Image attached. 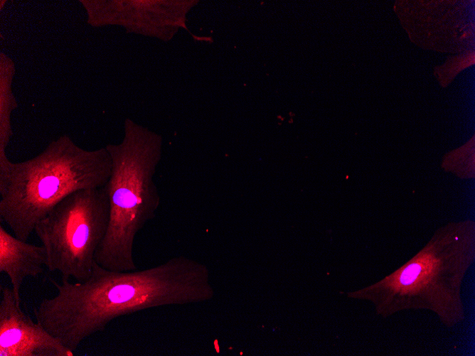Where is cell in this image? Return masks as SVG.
<instances>
[{
	"label": "cell",
	"mask_w": 475,
	"mask_h": 356,
	"mask_svg": "<svg viewBox=\"0 0 475 356\" xmlns=\"http://www.w3.org/2000/svg\"><path fill=\"white\" fill-rule=\"evenodd\" d=\"M48 279L57 293L43 298L34 307L33 314L73 352L117 318L151 308L183 305L188 296L185 273L171 258L156 266L131 271L108 270L95 262L85 281Z\"/></svg>",
	"instance_id": "cell-1"
},
{
	"label": "cell",
	"mask_w": 475,
	"mask_h": 356,
	"mask_svg": "<svg viewBox=\"0 0 475 356\" xmlns=\"http://www.w3.org/2000/svg\"><path fill=\"white\" fill-rule=\"evenodd\" d=\"M474 252V222L446 224L401 267L351 296L370 301L383 318L422 309L433 312L444 325L455 326L465 318L461 288Z\"/></svg>",
	"instance_id": "cell-2"
},
{
	"label": "cell",
	"mask_w": 475,
	"mask_h": 356,
	"mask_svg": "<svg viewBox=\"0 0 475 356\" xmlns=\"http://www.w3.org/2000/svg\"><path fill=\"white\" fill-rule=\"evenodd\" d=\"M112 172L108 151L87 152L68 139L38 156L10 162L0 171V217L14 236L27 241L37 222L70 194L105 185Z\"/></svg>",
	"instance_id": "cell-3"
},
{
	"label": "cell",
	"mask_w": 475,
	"mask_h": 356,
	"mask_svg": "<svg viewBox=\"0 0 475 356\" xmlns=\"http://www.w3.org/2000/svg\"><path fill=\"white\" fill-rule=\"evenodd\" d=\"M124 143L108 149L112 172L105 184L109 200L106 234L95 262L111 271L137 269L133 247L137 233L152 220L160 205L154 176L160 157L159 139L129 123Z\"/></svg>",
	"instance_id": "cell-4"
},
{
	"label": "cell",
	"mask_w": 475,
	"mask_h": 356,
	"mask_svg": "<svg viewBox=\"0 0 475 356\" xmlns=\"http://www.w3.org/2000/svg\"><path fill=\"white\" fill-rule=\"evenodd\" d=\"M108 221L105 186L78 190L59 202L34 228L46 251L48 271L59 272L61 280H87Z\"/></svg>",
	"instance_id": "cell-5"
},
{
	"label": "cell",
	"mask_w": 475,
	"mask_h": 356,
	"mask_svg": "<svg viewBox=\"0 0 475 356\" xmlns=\"http://www.w3.org/2000/svg\"><path fill=\"white\" fill-rule=\"evenodd\" d=\"M0 288V356L74 355L22 310L11 288Z\"/></svg>",
	"instance_id": "cell-6"
},
{
	"label": "cell",
	"mask_w": 475,
	"mask_h": 356,
	"mask_svg": "<svg viewBox=\"0 0 475 356\" xmlns=\"http://www.w3.org/2000/svg\"><path fill=\"white\" fill-rule=\"evenodd\" d=\"M47 266L44 247L28 243L9 233L0 225V273L10 279L16 301L21 306V288L28 277H37Z\"/></svg>",
	"instance_id": "cell-7"
}]
</instances>
